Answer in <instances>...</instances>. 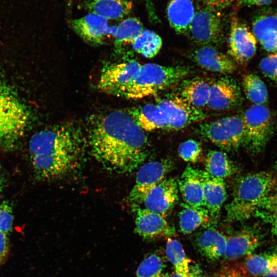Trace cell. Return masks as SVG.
<instances>
[{
  "label": "cell",
  "instance_id": "8d00e7d4",
  "mask_svg": "<svg viewBox=\"0 0 277 277\" xmlns=\"http://www.w3.org/2000/svg\"><path fill=\"white\" fill-rule=\"evenodd\" d=\"M13 215L12 207L6 201L0 204V231L8 234L12 230Z\"/></svg>",
  "mask_w": 277,
  "mask_h": 277
},
{
  "label": "cell",
  "instance_id": "7a4b0ae2",
  "mask_svg": "<svg viewBox=\"0 0 277 277\" xmlns=\"http://www.w3.org/2000/svg\"><path fill=\"white\" fill-rule=\"evenodd\" d=\"M87 145L82 128L66 122L35 133L29 142L30 160L37 176L50 180L68 174L80 165Z\"/></svg>",
  "mask_w": 277,
  "mask_h": 277
},
{
  "label": "cell",
  "instance_id": "e575fe53",
  "mask_svg": "<svg viewBox=\"0 0 277 277\" xmlns=\"http://www.w3.org/2000/svg\"><path fill=\"white\" fill-rule=\"evenodd\" d=\"M177 152L181 158L188 162H196L202 155V148L200 143L192 139L181 143Z\"/></svg>",
  "mask_w": 277,
  "mask_h": 277
},
{
  "label": "cell",
  "instance_id": "8fae6325",
  "mask_svg": "<svg viewBox=\"0 0 277 277\" xmlns=\"http://www.w3.org/2000/svg\"><path fill=\"white\" fill-rule=\"evenodd\" d=\"M73 31L90 45L99 46L114 38L116 26L109 25V21L92 13L73 19L70 22Z\"/></svg>",
  "mask_w": 277,
  "mask_h": 277
},
{
  "label": "cell",
  "instance_id": "ffe728a7",
  "mask_svg": "<svg viewBox=\"0 0 277 277\" xmlns=\"http://www.w3.org/2000/svg\"><path fill=\"white\" fill-rule=\"evenodd\" d=\"M252 33L263 48L270 53L277 52V14L265 12L257 15L252 25Z\"/></svg>",
  "mask_w": 277,
  "mask_h": 277
},
{
  "label": "cell",
  "instance_id": "7dc6e473",
  "mask_svg": "<svg viewBox=\"0 0 277 277\" xmlns=\"http://www.w3.org/2000/svg\"><path fill=\"white\" fill-rule=\"evenodd\" d=\"M72 0H68V4L69 5H70L71 2H72Z\"/></svg>",
  "mask_w": 277,
  "mask_h": 277
},
{
  "label": "cell",
  "instance_id": "e0dca14e",
  "mask_svg": "<svg viewBox=\"0 0 277 277\" xmlns=\"http://www.w3.org/2000/svg\"><path fill=\"white\" fill-rule=\"evenodd\" d=\"M203 188L204 207L210 218L216 220L227 197L224 180L211 176L205 171L199 170Z\"/></svg>",
  "mask_w": 277,
  "mask_h": 277
},
{
  "label": "cell",
  "instance_id": "4dcf8cb0",
  "mask_svg": "<svg viewBox=\"0 0 277 277\" xmlns=\"http://www.w3.org/2000/svg\"><path fill=\"white\" fill-rule=\"evenodd\" d=\"M165 252L167 259L173 266L174 270L185 277H190V260L177 240L168 238Z\"/></svg>",
  "mask_w": 277,
  "mask_h": 277
},
{
  "label": "cell",
  "instance_id": "6da1fadb",
  "mask_svg": "<svg viewBox=\"0 0 277 277\" xmlns=\"http://www.w3.org/2000/svg\"><path fill=\"white\" fill-rule=\"evenodd\" d=\"M85 131L92 155L108 170L131 172L148 155L145 131L126 111L92 114L86 121Z\"/></svg>",
  "mask_w": 277,
  "mask_h": 277
},
{
  "label": "cell",
  "instance_id": "836d02e7",
  "mask_svg": "<svg viewBox=\"0 0 277 277\" xmlns=\"http://www.w3.org/2000/svg\"><path fill=\"white\" fill-rule=\"evenodd\" d=\"M166 263L164 256L158 252L152 253L142 261L135 277H166Z\"/></svg>",
  "mask_w": 277,
  "mask_h": 277
},
{
  "label": "cell",
  "instance_id": "2e32d148",
  "mask_svg": "<svg viewBox=\"0 0 277 277\" xmlns=\"http://www.w3.org/2000/svg\"><path fill=\"white\" fill-rule=\"evenodd\" d=\"M241 96L236 83L228 77H222L210 85L207 106L215 110H223L236 105Z\"/></svg>",
  "mask_w": 277,
  "mask_h": 277
},
{
  "label": "cell",
  "instance_id": "f1b7e54d",
  "mask_svg": "<svg viewBox=\"0 0 277 277\" xmlns=\"http://www.w3.org/2000/svg\"><path fill=\"white\" fill-rule=\"evenodd\" d=\"M144 29L142 22L136 17L124 19L116 26L113 38L115 48L119 50L127 45H132Z\"/></svg>",
  "mask_w": 277,
  "mask_h": 277
},
{
  "label": "cell",
  "instance_id": "f6af8a7d",
  "mask_svg": "<svg viewBox=\"0 0 277 277\" xmlns=\"http://www.w3.org/2000/svg\"><path fill=\"white\" fill-rule=\"evenodd\" d=\"M166 277H185L184 275H182L180 273H177L174 270L170 274L167 275Z\"/></svg>",
  "mask_w": 277,
  "mask_h": 277
},
{
  "label": "cell",
  "instance_id": "681fc988",
  "mask_svg": "<svg viewBox=\"0 0 277 277\" xmlns=\"http://www.w3.org/2000/svg\"><path fill=\"white\" fill-rule=\"evenodd\" d=\"M277 237V233L274 234Z\"/></svg>",
  "mask_w": 277,
  "mask_h": 277
},
{
  "label": "cell",
  "instance_id": "7bdbcfd3",
  "mask_svg": "<svg viewBox=\"0 0 277 277\" xmlns=\"http://www.w3.org/2000/svg\"><path fill=\"white\" fill-rule=\"evenodd\" d=\"M222 277H244L238 271L232 269L227 270L222 275Z\"/></svg>",
  "mask_w": 277,
  "mask_h": 277
},
{
  "label": "cell",
  "instance_id": "ba28073f",
  "mask_svg": "<svg viewBox=\"0 0 277 277\" xmlns=\"http://www.w3.org/2000/svg\"><path fill=\"white\" fill-rule=\"evenodd\" d=\"M141 66L134 60L106 65L102 69L97 88L107 94L123 97Z\"/></svg>",
  "mask_w": 277,
  "mask_h": 277
},
{
  "label": "cell",
  "instance_id": "d6986e66",
  "mask_svg": "<svg viewBox=\"0 0 277 277\" xmlns=\"http://www.w3.org/2000/svg\"><path fill=\"white\" fill-rule=\"evenodd\" d=\"M259 234L251 229H244L226 236V248L224 256L234 260L247 256L258 247Z\"/></svg>",
  "mask_w": 277,
  "mask_h": 277
},
{
  "label": "cell",
  "instance_id": "7402d4cb",
  "mask_svg": "<svg viewBox=\"0 0 277 277\" xmlns=\"http://www.w3.org/2000/svg\"><path fill=\"white\" fill-rule=\"evenodd\" d=\"M177 182L184 203L193 207H204L203 185L198 169L188 165Z\"/></svg>",
  "mask_w": 277,
  "mask_h": 277
},
{
  "label": "cell",
  "instance_id": "d590c367",
  "mask_svg": "<svg viewBox=\"0 0 277 277\" xmlns=\"http://www.w3.org/2000/svg\"><path fill=\"white\" fill-rule=\"evenodd\" d=\"M259 67L265 76L277 82V52L270 53L263 57L260 61Z\"/></svg>",
  "mask_w": 277,
  "mask_h": 277
},
{
  "label": "cell",
  "instance_id": "44dd1931",
  "mask_svg": "<svg viewBox=\"0 0 277 277\" xmlns=\"http://www.w3.org/2000/svg\"><path fill=\"white\" fill-rule=\"evenodd\" d=\"M126 111L144 131L168 128L165 114L157 104L133 107L127 109Z\"/></svg>",
  "mask_w": 277,
  "mask_h": 277
},
{
  "label": "cell",
  "instance_id": "603a6c76",
  "mask_svg": "<svg viewBox=\"0 0 277 277\" xmlns=\"http://www.w3.org/2000/svg\"><path fill=\"white\" fill-rule=\"evenodd\" d=\"M195 243L200 253L210 260H216L224 255L226 236L213 227H207L196 234Z\"/></svg>",
  "mask_w": 277,
  "mask_h": 277
},
{
  "label": "cell",
  "instance_id": "83f0119b",
  "mask_svg": "<svg viewBox=\"0 0 277 277\" xmlns=\"http://www.w3.org/2000/svg\"><path fill=\"white\" fill-rule=\"evenodd\" d=\"M205 171L212 176L223 179L234 174L237 168L223 151H209L205 159Z\"/></svg>",
  "mask_w": 277,
  "mask_h": 277
},
{
  "label": "cell",
  "instance_id": "f35d334b",
  "mask_svg": "<svg viewBox=\"0 0 277 277\" xmlns=\"http://www.w3.org/2000/svg\"><path fill=\"white\" fill-rule=\"evenodd\" d=\"M236 0H201L206 6L214 8L215 9H220L225 8Z\"/></svg>",
  "mask_w": 277,
  "mask_h": 277
},
{
  "label": "cell",
  "instance_id": "cb8c5ba5",
  "mask_svg": "<svg viewBox=\"0 0 277 277\" xmlns=\"http://www.w3.org/2000/svg\"><path fill=\"white\" fill-rule=\"evenodd\" d=\"M195 0H168L167 15L169 23L178 34L189 30L195 11Z\"/></svg>",
  "mask_w": 277,
  "mask_h": 277
},
{
  "label": "cell",
  "instance_id": "ac0fdd59",
  "mask_svg": "<svg viewBox=\"0 0 277 277\" xmlns=\"http://www.w3.org/2000/svg\"><path fill=\"white\" fill-rule=\"evenodd\" d=\"M193 59L200 67L213 72L229 74L236 68L235 63L229 56L209 45L195 50Z\"/></svg>",
  "mask_w": 277,
  "mask_h": 277
},
{
  "label": "cell",
  "instance_id": "4316f807",
  "mask_svg": "<svg viewBox=\"0 0 277 277\" xmlns=\"http://www.w3.org/2000/svg\"><path fill=\"white\" fill-rule=\"evenodd\" d=\"M179 212V227L184 234H189L207 224L210 217L204 207H193L182 203Z\"/></svg>",
  "mask_w": 277,
  "mask_h": 277
},
{
  "label": "cell",
  "instance_id": "74e56055",
  "mask_svg": "<svg viewBox=\"0 0 277 277\" xmlns=\"http://www.w3.org/2000/svg\"><path fill=\"white\" fill-rule=\"evenodd\" d=\"M277 214V187L265 202L255 215L263 219L267 216Z\"/></svg>",
  "mask_w": 277,
  "mask_h": 277
},
{
  "label": "cell",
  "instance_id": "3957f363",
  "mask_svg": "<svg viewBox=\"0 0 277 277\" xmlns=\"http://www.w3.org/2000/svg\"><path fill=\"white\" fill-rule=\"evenodd\" d=\"M276 184L275 177L268 172H253L242 176L235 184L231 201L226 206V220L240 222L255 215Z\"/></svg>",
  "mask_w": 277,
  "mask_h": 277
},
{
  "label": "cell",
  "instance_id": "ab89813d",
  "mask_svg": "<svg viewBox=\"0 0 277 277\" xmlns=\"http://www.w3.org/2000/svg\"><path fill=\"white\" fill-rule=\"evenodd\" d=\"M9 250L7 234L0 231V264L6 257Z\"/></svg>",
  "mask_w": 277,
  "mask_h": 277
},
{
  "label": "cell",
  "instance_id": "484cf974",
  "mask_svg": "<svg viewBox=\"0 0 277 277\" xmlns=\"http://www.w3.org/2000/svg\"><path fill=\"white\" fill-rule=\"evenodd\" d=\"M211 84L206 81L194 78L183 81L180 96L190 105L199 109L207 106Z\"/></svg>",
  "mask_w": 277,
  "mask_h": 277
},
{
  "label": "cell",
  "instance_id": "30bf717a",
  "mask_svg": "<svg viewBox=\"0 0 277 277\" xmlns=\"http://www.w3.org/2000/svg\"><path fill=\"white\" fill-rule=\"evenodd\" d=\"M217 10L207 6L195 10L188 30L195 42L207 46L220 41L222 19Z\"/></svg>",
  "mask_w": 277,
  "mask_h": 277
},
{
  "label": "cell",
  "instance_id": "9a60e30c",
  "mask_svg": "<svg viewBox=\"0 0 277 277\" xmlns=\"http://www.w3.org/2000/svg\"><path fill=\"white\" fill-rule=\"evenodd\" d=\"M135 211V231L146 240L173 236L175 234L173 227L170 226L162 215L139 206L134 207Z\"/></svg>",
  "mask_w": 277,
  "mask_h": 277
},
{
  "label": "cell",
  "instance_id": "1f68e13d",
  "mask_svg": "<svg viewBox=\"0 0 277 277\" xmlns=\"http://www.w3.org/2000/svg\"><path fill=\"white\" fill-rule=\"evenodd\" d=\"M161 37L153 31L144 29L131 45L133 49L146 58L157 54L162 47Z\"/></svg>",
  "mask_w": 277,
  "mask_h": 277
},
{
  "label": "cell",
  "instance_id": "bcb514c9",
  "mask_svg": "<svg viewBox=\"0 0 277 277\" xmlns=\"http://www.w3.org/2000/svg\"><path fill=\"white\" fill-rule=\"evenodd\" d=\"M190 277H199V276H197V275L194 274L192 273V272H190Z\"/></svg>",
  "mask_w": 277,
  "mask_h": 277
},
{
  "label": "cell",
  "instance_id": "7c38bea8",
  "mask_svg": "<svg viewBox=\"0 0 277 277\" xmlns=\"http://www.w3.org/2000/svg\"><path fill=\"white\" fill-rule=\"evenodd\" d=\"M157 104L165 114L168 129H181L206 117L201 109L192 106L180 96L163 98Z\"/></svg>",
  "mask_w": 277,
  "mask_h": 277
},
{
  "label": "cell",
  "instance_id": "d4e9b609",
  "mask_svg": "<svg viewBox=\"0 0 277 277\" xmlns=\"http://www.w3.org/2000/svg\"><path fill=\"white\" fill-rule=\"evenodd\" d=\"M85 6L89 13L108 21L120 20L131 13L133 3L131 0H90Z\"/></svg>",
  "mask_w": 277,
  "mask_h": 277
},
{
  "label": "cell",
  "instance_id": "b9f144b4",
  "mask_svg": "<svg viewBox=\"0 0 277 277\" xmlns=\"http://www.w3.org/2000/svg\"><path fill=\"white\" fill-rule=\"evenodd\" d=\"M269 223L271 227V230L274 234L277 233V214L267 216L263 219Z\"/></svg>",
  "mask_w": 277,
  "mask_h": 277
},
{
  "label": "cell",
  "instance_id": "9c48e42d",
  "mask_svg": "<svg viewBox=\"0 0 277 277\" xmlns=\"http://www.w3.org/2000/svg\"><path fill=\"white\" fill-rule=\"evenodd\" d=\"M173 167L172 160L167 158L149 162L139 168L129 195L134 207L139 206L146 194L164 180Z\"/></svg>",
  "mask_w": 277,
  "mask_h": 277
},
{
  "label": "cell",
  "instance_id": "5b68a950",
  "mask_svg": "<svg viewBox=\"0 0 277 277\" xmlns=\"http://www.w3.org/2000/svg\"><path fill=\"white\" fill-rule=\"evenodd\" d=\"M29 120L26 105L0 78V147L16 141L24 133Z\"/></svg>",
  "mask_w": 277,
  "mask_h": 277
},
{
  "label": "cell",
  "instance_id": "277c9868",
  "mask_svg": "<svg viewBox=\"0 0 277 277\" xmlns=\"http://www.w3.org/2000/svg\"><path fill=\"white\" fill-rule=\"evenodd\" d=\"M189 73V68L185 66H162L155 63L142 65L123 97L140 99L152 95L179 82Z\"/></svg>",
  "mask_w": 277,
  "mask_h": 277
},
{
  "label": "cell",
  "instance_id": "ee69618b",
  "mask_svg": "<svg viewBox=\"0 0 277 277\" xmlns=\"http://www.w3.org/2000/svg\"><path fill=\"white\" fill-rule=\"evenodd\" d=\"M265 277H277V264L273 270L269 273Z\"/></svg>",
  "mask_w": 277,
  "mask_h": 277
},
{
  "label": "cell",
  "instance_id": "52a82bcc",
  "mask_svg": "<svg viewBox=\"0 0 277 277\" xmlns=\"http://www.w3.org/2000/svg\"><path fill=\"white\" fill-rule=\"evenodd\" d=\"M242 117L246 135L244 145L252 152L261 151L273 130V120L270 110L265 105L253 104Z\"/></svg>",
  "mask_w": 277,
  "mask_h": 277
},
{
  "label": "cell",
  "instance_id": "f546056e",
  "mask_svg": "<svg viewBox=\"0 0 277 277\" xmlns=\"http://www.w3.org/2000/svg\"><path fill=\"white\" fill-rule=\"evenodd\" d=\"M277 264V252L250 254L247 255L245 266L247 272L254 276H266Z\"/></svg>",
  "mask_w": 277,
  "mask_h": 277
},
{
  "label": "cell",
  "instance_id": "c3c4849f",
  "mask_svg": "<svg viewBox=\"0 0 277 277\" xmlns=\"http://www.w3.org/2000/svg\"><path fill=\"white\" fill-rule=\"evenodd\" d=\"M1 181H0V189H1Z\"/></svg>",
  "mask_w": 277,
  "mask_h": 277
},
{
  "label": "cell",
  "instance_id": "4fadbf2b",
  "mask_svg": "<svg viewBox=\"0 0 277 277\" xmlns=\"http://www.w3.org/2000/svg\"><path fill=\"white\" fill-rule=\"evenodd\" d=\"M257 41L252 32L238 17L231 20L228 38V53L235 63L244 64L255 55Z\"/></svg>",
  "mask_w": 277,
  "mask_h": 277
},
{
  "label": "cell",
  "instance_id": "60d3db41",
  "mask_svg": "<svg viewBox=\"0 0 277 277\" xmlns=\"http://www.w3.org/2000/svg\"><path fill=\"white\" fill-rule=\"evenodd\" d=\"M274 0H240L241 6H260L268 5Z\"/></svg>",
  "mask_w": 277,
  "mask_h": 277
},
{
  "label": "cell",
  "instance_id": "d6a6232c",
  "mask_svg": "<svg viewBox=\"0 0 277 277\" xmlns=\"http://www.w3.org/2000/svg\"><path fill=\"white\" fill-rule=\"evenodd\" d=\"M243 87L247 98L253 104L265 105L268 100V92L264 82L257 75L249 73L243 78Z\"/></svg>",
  "mask_w": 277,
  "mask_h": 277
},
{
  "label": "cell",
  "instance_id": "5bb4252c",
  "mask_svg": "<svg viewBox=\"0 0 277 277\" xmlns=\"http://www.w3.org/2000/svg\"><path fill=\"white\" fill-rule=\"evenodd\" d=\"M179 191L177 180L166 177L146 194L140 204L166 217L178 201Z\"/></svg>",
  "mask_w": 277,
  "mask_h": 277
},
{
  "label": "cell",
  "instance_id": "8992f818",
  "mask_svg": "<svg viewBox=\"0 0 277 277\" xmlns=\"http://www.w3.org/2000/svg\"><path fill=\"white\" fill-rule=\"evenodd\" d=\"M202 137L226 151L237 149L245 142V130L242 117L230 116L202 123L198 128Z\"/></svg>",
  "mask_w": 277,
  "mask_h": 277
}]
</instances>
